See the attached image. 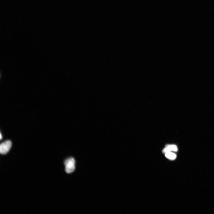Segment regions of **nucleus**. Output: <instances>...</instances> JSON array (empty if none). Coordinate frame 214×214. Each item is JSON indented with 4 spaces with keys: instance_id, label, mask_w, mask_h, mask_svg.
<instances>
[{
    "instance_id": "1",
    "label": "nucleus",
    "mask_w": 214,
    "mask_h": 214,
    "mask_svg": "<svg viewBox=\"0 0 214 214\" xmlns=\"http://www.w3.org/2000/svg\"><path fill=\"white\" fill-rule=\"evenodd\" d=\"M64 164L65 166V171L67 173H71L75 170V161L73 158L67 159L65 162Z\"/></svg>"
},
{
    "instance_id": "2",
    "label": "nucleus",
    "mask_w": 214,
    "mask_h": 214,
    "mask_svg": "<svg viewBox=\"0 0 214 214\" xmlns=\"http://www.w3.org/2000/svg\"><path fill=\"white\" fill-rule=\"evenodd\" d=\"M12 146L10 141L7 140L2 143L0 146V152L2 154H4L9 152Z\"/></svg>"
},
{
    "instance_id": "3",
    "label": "nucleus",
    "mask_w": 214,
    "mask_h": 214,
    "mask_svg": "<svg viewBox=\"0 0 214 214\" xmlns=\"http://www.w3.org/2000/svg\"><path fill=\"white\" fill-rule=\"evenodd\" d=\"M178 150L177 147L175 145H171L167 146L163 150V152L166 154V153L171 151L177 152Z\"/></svg>"
},
{
    "instance_id": "4",
    "label": "nucleus",
    "mask_w": 214,
    "mask_h": 214,
    "mask_svg": "<svg viewBox=\"0 0 214 214\" xmlns=\"http://www.w3.org/2000/svg\"><path fill=\"white\" fill-rule=\"evenodd\" d=\"M165 156L167 158L170 160H174L176 158V156L174 153L169 152L165 154Z\"/></svg>"
},
{
    "instance_id": "5",
    "label": "nucleus",
    "mask_w": 214,
    "mask_h": 214,
    "mask_svg": "<svg viewBox=\"0 0 214 214\" xmlns=\"http://www.w3.org/2000/svg\"><path fill=\"white\" fill-rule=\"evenodd\" d=\"M2 137L1 133V135H0V139H1V140L2 139Z\"/></svg>"
}]
</instances>
